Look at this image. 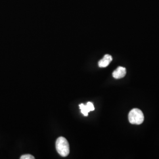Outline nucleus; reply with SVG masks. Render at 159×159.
<instances>
[{"instance_id": "1", "label": "nucleus", "mask_w": 159, "mask_h": 159, "mask_svg": "<svg viewBox=\"0 0 159 159\" xmlns=\"http://www.w3.org/2000/svg\"><path fill=\"white\" fill-rule=\"evenodd\" d=\"M58 153L62 157H66L70 153V146L68 141L64 137H58L56 143Z\"/></svg>"}, {"instance_id": "2", "label": "nucleus", "mask_w": 159, "mask_h": 159, "mask_svg": "<svg viewBox=\"0 0 159 159\" xmlns=\"http://www.w3.org/2000/svg\"><path fill=\"white\" fill-rule=\"evenodd\" d=\"M144 119L142 111L138 108H133L129 114V120L132 125H141Z\"/></svg>"}, {"instance_id": "3", "label": "nucleus", "mask_w": 159, "mask_h": 159, "mask_svg": "<svg viewBox=\"0 0 159 159\" xmlns=\"http://www.w3.org/2000/svg\"><path fill=\"white\" fill-rule=\"evenodd\" d=\"M126 74V69L123 67H119L114 71L113 77L116 79H120L123 78Z\"/></svg>"}, {"instance_id": "4", "label": "nucleus", "mask_w": 159, "mask_h": 159, "mask_svg": "<svg viewBox=\"0 0 159 159\" xmlns=\"http://www.w3.org/2000/svg\"><path fill=\"white\" fill-rule=\"evenodd\" d=\"M113 60L112 57L109 54H106L102 60L98 61V66L100 67H107L110 63Z\"/></svg>"}, {"instance_id": "5", "label": "nucleus", "mask_w": 159, "mask_h": 159, "mask_svg": "<svg viewBox=\"0 0 159 159\" xmlns=\"http://www.w3.org/2000/svg\"><path fill=\"white\" fill-rule=\"evenodd\" d=\"M80 108L81 110V112L84 116H88V114L90 112L89 108H87V106L84 104H80L79 105Z\"/></svg>"}, {"instance_id": "6", "label": "nucleus", "mask_w": 159, "mask_h": 159, "mask_svg": "<svg viewBox=\"0 0 159 159\" xmlns=\"http://www.w3.org/2000/svg\"><path fill=\"white\" fill-rule=\"evenodd\" d=\"M20 159H35V157H34L33 156H32V155H31V154H24V155L21 156V157H20Z\"/></svg>"}, {"instance_id": "7", "label": "nucleus", "mask_w": 159, "mask_h": 159, "mask_svg": "<svg viewBox=\"0 0 159 159\" xmlns=\"http://www.w3.org/2000/svg\"><path fill=\"white\" fill-rule=\"evenodd\" d=\"M87 108H89V111H94V105L91 102H88L86 104Z\"/></svg>"}]
</instances>
